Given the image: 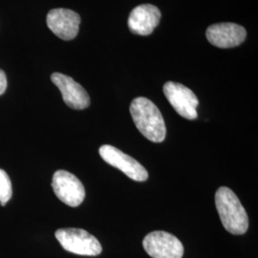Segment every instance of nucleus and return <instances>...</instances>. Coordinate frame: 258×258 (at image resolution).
I'll use <instances>...</instances> for the list:
<instances>
[{"instance_id": "1", "label": "nucleus", "mask_w": 258, "mask_h": 258, "mask_svg": "<svg viewBox=\"0 0 258 258\" xmlns=\"http://www.w3.org/2000/svg\"><path fill=\"white\" fill-rule=\"evenodd\" d=\"M130 113L135 125L146 138L154 143L164 142L166 123L155 103L147 98L139 97L131 102Z\"/></svg>"}, {"instance_id": "2", "label": "nucleus", "mask_w": 258, "mask_h": 258, "mask_svg": "<svg viewBox=\"0 0 258 258\" xmlns=\"http://www.w3.org/2000/svg\"><path fill=\"white\" fill-rule=\"evenodd\" d=\"M215 205L222 225L231 234H244L249 228V217L238 197L227 186H221L215 194Z\"/></svg>"}, {"instance_id": "3", "label": "nucleus", "mask_w": 258, "mask_h": 258, "mask_svg": "<svg viewBox=\"0 0 258 258\" xmlns=\"http://www.w3.org/2000/svg\"><path fill=\"white\" fill-rule=\"evenodd\" d=\"M55 235L61 247L69 252L87 256H97L102 253V247L99 240L82 229H59Z\"/></svg>"}, {"instance_id": "4", "label": "nucleus", "mask_w": 258, "mask_h": 258, "mask_svg": "<svg viewBox=\"0 0 258 258\" xmlns=\"http://www.w3.org/2000/svg\"><path fill=\"white\" fill-rule=\"evenodd\" d=\"M144 249L152 258H182L184 246L173 234L156 231L148 233L143 240Z\"/></svg>"}, {"instance_id": "5", "label": "nucleus", "mask_w": 258, "mask_h": 258, "mask_svg": "<svg viewBox=\"0 0 258 258\" xmlns=\"http://www.w3.org/2000/svg\"><path fill=\"white\" fill-rule=\"evenodd\" d=\"M99 152L107 164L120 169L130 179L137 182L148 180V172L145 166L120 149L110 145H103L99 149Z\"/></svg>"}, {"instance_id": "6", "label": "nucleus", "mask_w": 258, "mask_h": 258, "mask_svg": "<svg viewBox=\"0 0 258 258\" xmlns=\"http://www.w3.org/2000/svg\"><path fill=\"white\" fill-rule=\"evenodd\" d=\"M164 94L180 116L187 120H195L197 118L196 109L199 101L189 88L181 83L167 82L164 85Z\"/></svg>"}, {"instance_id": "7", "label": "nucleus", "mask_w": 258, "mask_h": 258, "mask_svg": "<svg viewBox=\"0 0 258 258\" xmlns=\"http://www.w3.org/2000/svg\"><path fill=\"white\" fill-rule=\"evenodd\" d=\"M52 187L56 197L70 207H78L84 200L85 189L83 183L78 177L66 170L55 171L52 180Z\"/></svg>"}, {"instance_id": "8", "label": "nucleus", "mask_w": 258, "mask_h": 258, "mask_svg": "<svg viewBox=\"0 0 258 258\" xmlns=\"http://www.w3.org/2000/svg\"><path fill=\"white\" fill-rule=\"evenodd\" d=\"M46 22L48 28L56 37L71 40L79 34L81 17L72 10L58 8L48 13Z\"/></svg>"}, {"instance_id": "9", "label": "nucleus", "mask_w": 258, "mask_h": 258, "mask_svg": "<svg viewBox=\"0 0 258 258\" xmlns=\"http://www.w3.org/2000/svg\"><path fill=\"white\" fill-rule=\"evenodd\" d=\"M51 80L61 92L65 103L76 110H83L90 105V97L80 83L69 76L54 73Z\"/></svg>"}, {"instance_id": "10", "label": "nucleus", "mask_w": 258, "mask_h": 258, "mask_svg": "<svg viewBox=\"0 0 258 258\" xmlns=\"http://www.w3.org/2000/svg\"><path fill=\"white\" fill-rule=\"evenodd\" d=\"M207 38L213 46L232 48L245 41L247 32L245 28L235 23L224 22L213 24L207 29Z\"/></svg>"}, {"instance_id": "11", "label": "nucleus", "mask_w": 258, "mask_h": 258, "mask_svg": "<svg viewBox=\"0 0 258 258\" xmlns=\"http://www.w3.org/2000/svg\"><path fill=\"white\" fill-rule=\"evenodd\" d=\"M161 19V12L151 4L139 5L132 10L128 18L129 30L139 36H149L158 26Z\"/></svg>"}, {"instance_id": "12", "label": "nucleus", "mask_w": 258, "mask_h": 258, "mask_svg": "<svg viewBox=\"0 0 258 258\" xmlns=\"http://www.w3.org/2000/svg\"><path fill=\"white\" fill-rule=\"evenodd\" d=\"M13 194L12 183L8 174L0 169V204L1 206H5L9 202Z\"/></svg>"}, {"instance_id": "13", "label": "nucleus", "mask_w": 258, "mask_h": 258, "mask_svg": "<svg viewBox=\"0 0 258 258\" xmlns=\"http://www.w3.org/2000/svg\"><path fill=\"white\" fill-rule=\"evenodd\" d=\"M7 88V78L3 70L0 69V96L6 91Z\"/></svg>"}]
</instances>
